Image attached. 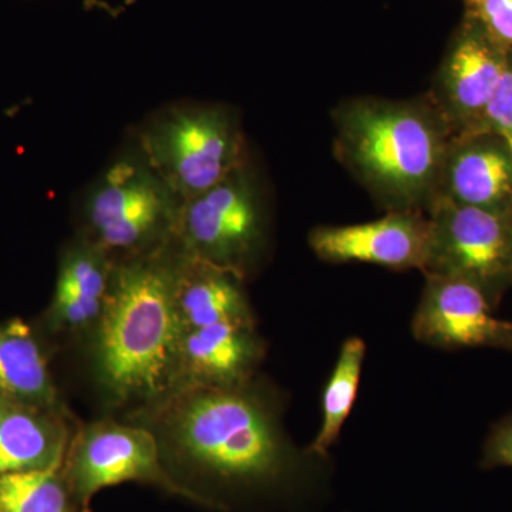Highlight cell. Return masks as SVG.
I'll return each instance as SVG.
<instances>
[{"label": "cell", "instance_id": "cell-7", "mask_svg": "<svg viewBox=\"0 0 512 512\" xmlns=\"http://www.w3.org/2000/svg\"><path fill=\"white\" fill-rule=\"evenodd\" d=\"M430 249L424 275L477 286L498 308L512 288V215L437 198L427 211Z\"/></svg>", "mask_w": 512, "mask_h": 512}, {"label": "cell", "instance_id": "cell-20", "mask_svg": "<svg viewBox=\"0 0 512 512\" xmlns=\"http://www.w3.org/2000/svg\"><path fill=\"white\" fill-rule=\"evenodd\" d=\"M484 131H491L507 141L512 150V60L508 62L503 79L498 84L487 113H485Z\"/></svg>", "mask_w": 512, "mask_h": 512}, {"label": "cell", "instance_id": "cell-9", "mask_svg": "<svg viewBox=\"0 0 512 512\" xmlns=\"http://www.w3.org/2000/svg\"><path fill=\"white\" fill-rule=\"evenodd\" d=\"M508 62L510 55L495 45L470 12L429 93L454 136L484 131L485 113Z\"/></svg>", "mask_w": 512, "mask_h": 512}, {"label": "cell", "instance_id": "cell-8", "mask_svg": "<svg viewBox=\"0 0 512 512\" xmlns=\"http://www.w3.org/2000/svg\"><path fill=\"white\" fill-rule=\"evenodd\" d=\"M66 464L70 490L84 508L99 491L128 481L157 484L171 493L210 505L168 476L161 463L160 441L146 427L113 421L90 424L70 444Z\"/></svg>", "mask_w": 512, "mask_h": 512}, {"label": "cell", "instance_id": "cell-19", "mask_svg": "<svg viewBox=\"0 0 512 512\" xmlns=\"http://www.w3.org/2000/svg\"><path fill=\"white\" fill-rule=\"evenodd\" d=\"M471 13L495 45L512 55V0H481Z\"/></svg>", "mask_w": 512, "mask_h": 512}, {"label": "cell", "instance_id": "cell-23", "mask_svg": "<svg viewBox=\"0 0 512 512\" xmlns=\"http://www.w3.org/2000/svg\"><path fill=\"white\" fill-rule=\"evenodd\" d=\"M510 57H511V60H512V55H510Z\"/></svg>", "mask_w": 512, "mask_h": 512}, {"label": "cell", "instance_id": "cell-21", "mask_svg": "<svg viewBox=\"0 0 512 512\" xmlns=\"http://www.w3.org/2000/svg\"><path fill=\"white\" fill-rule=\"evenodd\" d=\"M480 467L483 470L512 468V413L491 427L484 441Z\"/></svg>", "mask_w": 512, "mask_h": 512}, {"label": "cell", "instance_id": "cell-17", "mask_svg": "<svg viewBox=\"0 0 512 512\" xmlns=\"http://www.w3.org/2000/svg\"><path fill=\"white\" fill-rule=\"evenodd\" d=\"M365 359V340L350 336L343 342L338 360L323 389L320 403L322 424L308 447L315 456L329 458L330 448L339 440L356 403Z\"/></svg>", "mask_w": 512, "mask_h": 512}, {"label": "cell", "instance_id": "cell-3", "mask_svg": "<svg viewBox=\"0 0 512 512\" xmlns=\"http://www.w3.org/2000/svg\"><path fill=\"white\" fill-rule=\"evenodd\" d=\"M335 156L384 211L427 212L454 136L429 94L360 97L333 111Z\"/></svg>", "mask_w": 512, "mask_h": 512}, {"label": "cell", "instance_id": "cell-13", "mask_svg": "<svg viewBox=\"0 0 512 512\" xmlns=\"http://www.w3.org/2000/svg\"><path fill=\"white\" fill-rule=\"evenodd\" d=\"M264 355V342L249 323L187 330L178 348L174 390L244 386L254 379Z\"/></svg>", "mask_w": 512, "mask_h": 512}, {"label": "cell", "instance_id": "cell-18", "mask_svg": "<svg viewBox=\"0 0 512 512\" xmlns=\"http://www.w3.org/2000/svg\"><path fill=\"white\" fill-rule=\"evenodd\" d=\"M62 467L0 477V512H69Z\"/></svg>", "mask_w": 512, "mask_h": 512}, {"label": "cell", "instance_id": "cell-16", "mask_svg": "<svg viewBox=\"0 0 512 512\" xmlns=\"http://www.w3.org/2000/svg\"><path fill=\"white\" fill-rule=\"evenodd\" d=\"M0 397L64 412L45 352L20 319L0 325Z\"/></svg>", "mask_w": 512, "mask_h": 512}, {"label": "cell", "instance_id": "cell-11", "mask_svg": "<svg viewBox=\"0 0 512 512\" xmlns=\"http://www.w3.org/2000/svg\"><path fill=\"white\" fill-rule=\"evenodd\" d=\"M309 247L329 264H372L424 271L430 249L427 212L390 211L379 220L312 229Z\"/></svg>", "mask_w": 512, "mask_h": 512}, {"label": "cell", "instance_id": "cell-22", "mask_svg": "<svg viewBox=\"0 0 512 512\" xmlns=\"http://www.w3.org/2000/svg\"><path fill=\"white\" fill-rule=\"evenodd\" d=\"M468 2H470L471 6H476V5H478V3L481 2V0H468Z\"/></svg>", "mask_w": 512, "mask_h": 512}, {"label": "cell", "instance_id": "cell-2", "mask_svg": "<svg viewBox=\"0 0 512 512\" xmlns=\"http://www.w3.org/2000/svg\"><path fill=\"white\" fill-rule=\"evenodd\" d=\"M180 258L173 241L114 265L94 345L97 377L114 402L157 403L174 390L184 333L175 306Z\"/></svg>", "mask_w": 512, "mask_h": 512}, {"label": "cell", "instance_id": "cell-12", "mask_svg": "<svg viewBox=\"0 0 512 512\" xmlns=\"http://www.w3.org/2000/svg\"><path fill=\"white\" fill-rule=\"evenodd\" d=\"M437 198L512 215V150L507 141L491 131L454 137Z\"/></svg>", "mask_w": 512, "mask_h": 512}, {"label": "cell", "instance_id": "cell-5", "mask_svg": "<svg viewBox=\"0 0 512 512\" xmlns=\"http://www.w3.org/2000/svg\"><path fill=\"white\" fill-rule=\"evenodd\" d=\"M137 147L184 202L251 158L238 114L222 104H177L160 111L138 131Z\"/></svg>", "mask_w": 512, "mask_h": 512}, {"label": "cell", "instance_id": "cell-6", "mask_svg": "<svg viewBox=\"0 0 512 512\" xmlns=\"http://www.w3.org/2000/svg\"><path fill=\"white\" fill-rule=\"evenodd\" d=\"M268 198L251 158L224 180L185 201L174 241L188 258L247 278L268 241Z\"/></svg>", "mask_w": 512, "mask_h": 512}, {"label": "cell", "instance_id": "cell-15", "mask_svg": "<svg viewBox=\"0 0 512 512\" xmlns=\"http://www.w3.org/2000/svg\"><path fill=\"white\" fill-rule=\"evenodd\" d=\"M244 281L235 272L188 258L181 252L175 306L183 332L221 323L255 325Z\"/></svg>", "mask_w": 512, "mask_h": 512}, {"label": "cell", "instance_id": "cell-10", "mask_svg": "<svg viewBox=\"0 0 512 512\" xmlns=\"http://www.w3.org/2000/svg\"><path fill=\"white\" fill-rule=\"evenodd\" d=\"M483 291L461 279L426 275L412 319L414 339L431 348L512 352V322L495 316Z\"/></svg>", "mask_w": 512, "mask_h": 512}, {"label": "cell", "instance_id": "cell-4", "mask_svg": "<svg viewBox=\"0 0 512 512\" xmlns=\"http://www.w3.org/2000/svg\"><path fill=\"white\" fill-rule=\"evenodd\" d=\"M183 205L137 147L87 192L83 237L114 262L150 254L174 241Z\"/></svg>", "mask_w": 512, "mask_h": 512}, {"label": "cell", "instance_id": "cell-1", "mask_svg": "<svg viewBox=\"0 0 512 512\" xmlns=\"http://www.w3.org/2000/svg\"><path fill=\"white\" fill-rule=\"evenodd\" d=\"M164 439L201 476L235 491L322 497L330 460L298 450L261 386L183 387L157 402Z\"/></svg>", "mask_w": 512, "mask_h": 512}, {"label": "cell", "instance_id": "cell-14", "mask_svg": "<svg viewBox=\"0 0 512 512\" xmlns=\"http://www.w3.org/2000/svg\"><path fill=\"white\" fill-rule=\"evenodd\" d=\"M66 416L0 397V477L63 466L70 447Z\"/></svg>", "mask_w": 512, "mask_h": 512}]
</instances>
